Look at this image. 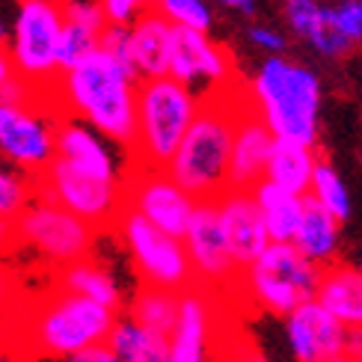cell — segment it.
I'll return each instance as SVG.
<instances>
[{
    "label": "cell",
    "mask_w": 362,
    "mask_h": 362,
    "mask_svg": "<svg viewBox=\"0 0 362 362\" xmlns=\"http://www.w3.org/2000/svg\"><path fill=\"white\" fill-rule=\"evenodd\" d=\"M104 27H107V21H104L101 6L95 0L63 4V33H59V51H57L59 71L71 69L74 63H81L83 57L93 54L98 48Z\"/></svg>",
    "instance_id": "obj_22"
},
{
    "label": "cell",
    "mask_w": 362,
    "mask_h": 362,
    "mask_svg": "<svg viewBox=\"0 0 362 362\" xmlns=\"http://www.w3.org/2000/svg\"><path fill=\"white\" fill-rule=\"evenodd\" d=\"M217 4L226 6V9L244 12V15H252V12H255V0H217Z\"/></svg>",
    "instance_id": "obj_42"
},
{
    "label": "cell",
    "mask_w": 362,
    "mask_h": 362,
    "mask_svg": "<svg viewBox=\"0 0 362 362\" xmlns=\"http://www.w3.org/2000/svg\"><path fill=\"white\" fill-rule=\"evenodd\" d=\"M0 362H21V354L15 348H0Z\"/></svg>",
    "instance_id": "obj_45"
},
{
    "label": "cell",
    "mask_w": 362,
    "mask_h": 362,
    "mask_svg": "<svg viewBox=\"0 0 362 362\" xmlns=\"http://www.w3.org/2000/svg\"><path fill=\"white\" fill-rule=\"evenodd\" d=\"M57 288H63L69 294H78V297H86V300H93V303L107 306V309H113L119 315H122V309H125L122 282L116 279V274L107 264L93 259V255L59 267Z\"/></svg>",
    "instance_id": "obj_21"
},
{
    "label": "cell",
    "mask_w": 362,
    "mask_h": 362,
    "mask_svg": "<svg viewBox=\"0 0 362 362\" xmlns=\"http://www.w3.org/2000/svg\"><path fill=\"white\" fill-rule=\"evenodd\" d=\"M113 229L119 240H122V247L143 285L175 291V294L187 291L193 285V270H190L181 238L155 229L152 223H146L131 208L119 211V217L113 220Z\"/></svg>",
    "instance_id": "obj_8"
},
{
    "label": "cell",
    "mask_w": 362,
    "mask_h": 362,
    "mask_svg": "<svg viewBox=\"0 0 362 362\" xmlns=\"http://www.w3.org/2000/svg\"><path fill=\"white\" fill-rule=\"evenodd\" d=\"M131 33V59L140 81L163 78L170 69V48H173V24L160 12L148 9L128 27Z\"/></svg>",
    "instance_id": "obj_20"
},
{
    "label": "cell",
    "mask_w": 362,
    "mask_h": 362,
    "mask_svg": "<svg viewBox=\"0 0 362 362\" xmlns=\"http://www.w3.org/2000/svg\"><path fill=\"white\" fill-rule=\"evenodd\" d=\"M202 95L173 81L170 74L137 83V131H134V167L163 170L175 155L181 137L199 113Z\"/></svg>",
    "instance_id": "obj_5"
},
{
    "label": "cell",
    "mask_w": 362,
    "mask_h": 362,
    "mask_svg": "<svg viewBox=\"0 0 362 362\" xmlns=\"http://www.w3.org/2000/svg\"><path fill=\"white\" fill-rule=\"evenodd\" d=\"M107 348L122 362H170V339L140 327L128 315L116 318L107 336Z\"/></svg>",
    "instance_id": "obj_27"
},
{
    "label": "cell",
    "mask_w": 362,
    "mask_h": 362,
    "mask_svg": "<svg viewBox=\"0 0 362 362\" xmlns=\"http://www.w3.org/2000/svg\"><path fill=\"white\" fill-rule=\"evenodd\" d=\"M235 362H270V359L264 354H259V351H244Z\"/></svg>",
    "instance_id": "obj_44"
},
{
    "label": "cell",
    "mask_w": 362,
    "mask_h": 362,
    "mask_svg": "<svg viewBox=\"0 0 362 362\" xmlns=\"http://www.w3.org/2000/svg\"><path fill=\"white\" fill-rule=\"evenodd\" d=\"M15 4H21V0H15Z\"/></svg>",
    "instance_id": "obj_51"
},
{
    "label": "cell",
    "mask_w": 362,
    "mask_h": 362,
    "mask_svg": "<svg viewBox=\"0 0 362 362\" xmlns=\"http://www.w3.org/2000/svg\"><path fill=\"white\" fill-rule=\"evenodd\" d=\"M181 244H185L187 262L193 270V285H202V288L217 294L238 288L240 270L229 252V244H226L214 199L196 202L193 217L187 223L185 235H181Z\"/></svg>",
    "instance_id": "obj_12"
},
{
    "label": "cell",
    "mask_w": 362,
    "mask_h": 362,
    "mask_svg": "<svg viewBox=\"0 0 362 362\" xmlns=\"http://www.w3.org/2000/svg\"><path fill=\"white\" fill-rule=\"evenodd\" d=\"M18 74H15V66H12V57H9V51L0 45V89H4L6 83H12Z\"/></svg>",
    "instance_id": "obj_41"
},
{
    "label": "cell",
    "mask_w": 362,
    "mask_h": 362,
    "mask_svg": "<svg viewBox=\"0 0 362 362\" xmlns=\"http://www.w3.org/2000/svg\"><path fill=\"white\" fill-rule=\"evenodd\" d=\"M128 318L137 321L146 329H152V333H158V336L170 339V333L175 329V321H178V294L143 285L131 300Z\"/></svg>",
    "instance_id": "obj_28"
},
{
    "label": "cell",
    "mask_w": 362,
    "mask_h": 362,
    "mask_svg": "<svg viewBox=\"0 0 362 362\" xmlns=\"http://www.w3.org/2000/svg\"><path fill=\"white\" fill-rule=\"evenodd\" d=\"M356 4H362V0H356Z\"/></svg>",
    "instance_id": "obj_52"
},
{
    "label": "cell",
    "mask_w": 362,
    "mask_h": 362,
    "mask_svg": "<svg viewBox=\"0 0 362 362\" xmlns=\"http://www.w3.org/2000/svg\"><path fill=\"white\" fill-rule=\"evenodd\" d=\"M333 21L339 27V33L351 45L362 42V4H356V0H344L341 6H333Z\"/></svg>",
    "instance_id": "obj_36"
},
{
    "label": "cell",
    "mask_w": 362,
    "mask_h": 362,
    "mask_svg": "<svg viewBox=\"0 0 362 362\" xmlns=\"http://www.w3.org/2000/svg\"><path fill=\"white\" fill-rule=\"evenodd\" d=\"M6 42H9V21H6V18H0V45L6 48Z\"/></svg>",
    "instance_id": "obj_46"
},
{
    "label": "cell",
    "mask_w": 362,
    "mask_h": 362,
    "mask_svg": "<svg viewBox=\"0 0 362 362\" xmlns=\"http://www.w3.org/2000/svg\"><path fill=\"white\" fill-rule=\"evenodd\" d=\"M244 98L247 93H240L238 83L202 95L199 113L181 137L170 163L163 167V173L181 190H187L196 202L217 199L223 190H229L226 173H229L232 137Z\"/></svg>",
    "instance_id": "obj_2"
},
{
    "label": "cell",
    "mask_w": 362,
    "mask_h": 362,
    "mask_svg": "<svg viewBox=\"0 0 362 362\" xmlns=\"http://www.w3.org/2000/svg\"><path fill=\"white\" fill-rule=\"evenodd\" d=\"M341 354H348L354 359L362 362V327H351L348 329V336H344V351Z\"/></svg>",
    "instance_id": "obj_40"
},
{
    "label": "cell",
    "mask_w": 362,
    "mask_h": 362,
    "mask_svg": "<svg viewBox=\"0 0 362 362\" xmlns=\"http://www.w3.org/2000/svg\"><path fill=\"white\" fill-rule=\"evenodd\" d=\"M214 297L202 285L178 294V321L170 333V362H211L214 336Z\"/></svg>",
    "instance_id": "obj_17"
},
{
    "label": "cell",
    "mask_w": 362,
    "mask_h": 362,
    "mask_svg": "<svg viewBox=\"0 0 362 362\" xmlns=\"http://www.w3.org/2000/svg\"><path fill=\"white\" fill-rule=\"evenodd\" d=\"M285 341L294 362H327L344 351V336L348 327H341L318 300L297 306L285 315Z\"/></svg>",
    "instance_id": "obj_16"
},
{
    "label": "cell",
    "mask_w": 362,
    "mask_h": 362,
    "mask_svg": "<svg viewBox=\"0 0 362 362\" xmlns=\"http://www.w3.org/2000/svg\"><path fill=\"white\" fill-rule=\"evenodd\" d=\"M12 247H18V238H15V220H0V255L12 252Z\"/></svg>",
    "instance_id": "obj_39"
},
{
    "label": "cell",
    "mask_w": 362,
    "mask_h": 362,
    "mask_svg": "<svg viewBox=\"0 0 362 362\" xmlns=\"http://www.w3.org/2000/svg\"><path fill=\"white\" fill-rule=\"evenodd\" d=\"M33 193L36 199L66 208L69 214L81 217L83 223L95 226V229L113 226L119 211L125 208V185L93 178L59 158H54L33 178Z\"/></svg>",
    "instance_id": "obj_10"
},
{
    "label": "cell",
    "mask_w": 362,
    "mask_h": 362,
    "mask_svg": "<svg viewBox=\"0 0 362 362\" xmlns=\"http://www.w3.org/2000/svg\"><path fill=\"white\" fill-rule=\"evenodd\" d=\"M321 9L324 6L318 0H285V21L300 39H306L315 30V24H318Z\"/></svg>",
    "instance_id": "obj_34"
},
{
    "label": "cell",
    "mask_w": 362,
    "mask_h": 362,
    "mask_svg": "<svg viewBox=\"0 0 362 362\" xmlns=\"http://www.w3.org/2000/svg\"><path fill=\"white\" fill-rule=\"evenodd\" d=\"M250 196L262 214L270 244H291L297 226H300V217H303L306 196H297L285 187H276L274 181H267V178H262L259 185H252Z\"/></svg>",
    "instance_id": "obj_24"
},
{
    "label": "cell",
    "mask_w": 362,
    "mask_h": 362,
    "mask_svg": "<svg viewBox=\"0 0 362 362\" xmlns=\"http://www.w3.org/2000/svg\"><path fill=\"white\" fill-rule=\"evenodd\" d=\"M214 202H217V214H220V226H223L226 244H229V252L238 270H244L270 244L262 214L255 208L250 190H223Z\"/></svg>",
    "instance_id": "obj_18"
},
{
    "label": "cell",
    "mask_w": 362,
    "mask_h": 362,
    "mask_svg": "<svg viewBox=\"0 0 362 362\" xmlns=\"http://www.w3.org/2000/svg\"><path fill=\"white\" fill-rule=\"evenodd\" d=\"M9 291H12V279H9V270H6V267H0V306L6 303Z\"/></svg>",
    "instance_id": "obj_43"
},
{
    "label": "cell",
    "mask_w": 362,
    "mask_h": 362,
    "mask_svg": "<svg viewBox=\"0 0 362 362\" xmlns=\"http://www.w3.org/2000/svg\"><path fill=\"white\" fill-rule=\"evenodd\" d=\"M152 9L160 12L173 27H187L208 33L214 24V12L205 0H152Z\"/></svg>",
    "instance_id": "obj_30"
},
{
    "label": "cell",
    "mask_w": 362,
    "mask_h": 362,
    "mask_svg": "<svg viewBox=\"0 0 362 362\" xmlns=\"http://www.w3.org/2000/svg\"><path fill=\"white\" fill-rule=\"evenodd\" d=\"M306 199H312L321 211H327L336 223H344L354 211L348 185L341 181V175H339V170L333 167V163L324 160V158H318V163H315V170H312Z\"/></svg>",
    "instance_id": "obj_29"
},
{
    "label": "cell",
    "mask_w": 362,
    "mask_h": 362,
    "mask_svg": "<svg viewBox=\"0 0 362 362\" xmlns=\"http://www.w3.org/2000/svg\"><path fill=\"white\" fill-rule=\"evenodd\" d=\"M33 196V178L9 167H0V220H15Z\"/></svg>",
    "instance_id": "obj_31"
},
{
    "label": "cell",
    "mask_w": 362,
    "mask_h": 362,
    "mask_svg": "<svg viewBox=\"0 0 362 362\" xmlns=\"http://www.w3.org/2000/svg\"><path fill=\"white\" fill-rule=\"evenodd\" d=\"M15 238H18V247L33 250L54 267H63L93 255L98 229L69 214L66 208L33 196L30 205L15 217Z\"/></svg>",
    "instance_id": "obj_11"
},
{
    "label": "cell",
    "mask_w": 362,
    "mask_h": 362,
    "mask_svg": "<svg viewBox=\"0 0 362 362\" xmlns=\"http://www.w3.org/2000/svg\"><path fill=\"white\" fill-rule=\"evenodd\" d=\"M274 134L267 131V125L259 119L250 107V101L244 98L238 113L235 137H232V152H229V173H226V185L229 190H250L252 185H259L264 178L267 155L274 146Z\"/></svg>",
    "instance_id": "obj_19"
},
{
    "label": "cell",
    "mask_w": 362,
    "mask_h": 362,
    "mask_svg": "<svg viewBox=\"0 0 362 362\" xmlns=\"http://www.w3.org/2000/svg\"><path fill=\"white\" fill-rule=\"evenodd\" d=\"M59 362H122L119 359L107 344H95V348H86V351H81V354H71V356H66V359H59Z\"/></svg>",
    "instance_id": "obj_38"
},
{
    "label": "cell",
    "mask_w": 362,
    "mask_h": 362,
    "mask_svg": "<svg viewBox=\"0 0 362 362\" xmlns=\"http://www.w3.org/2000/svg\"><path fill=\"white\" fill-rule=\"evenodd\" d=\"M356 267H359V270H362V264H356Z\"/></svg>",
    "instance_id": "obj_49"
},
{
    "label": "cell",
    "mask_w": 362,
    "mask_h": 362,
    "mask_svg": "<svg viewBox=\"0 0 362 362\" xmlns=\"http://www.w3.org/2000/svg\"><path fill=\"white\" fill-rule=\"evenodd\" d=\"M101 6V15L107 24L116 27H131L143 12L152 9V0H95Z\"/></svg>",
    "instance_id": "obj_35"
},
{
    "label": "cell",
    "mask_w": 362,
    "mask_h": 362,
    "mask_svg": "<svg viewBox=\"0 0 362 362\" xmlns=\"http://www.w3.org/2000/svg\"><path fill=\"white\" fill-rule=\"evenodd\" d=\"M0 167H4V160H0Z\"/></svg>",
    "instance_id": "obj_50"
},
{
    "label": "cell",
    "mask_w": 362,
    "mask_h": 362,
    "mask_svg": "<svg viewBox=\"0 0 362 362\" xmlns=\"http://www.w3.org/2000/svg\"><path fill=\"white\" fill-rule=\"evenodd\" d=\"M125 208L152 223L155 229L181 238L193 217L196 199L187 190H181L163 170L134 167L125 181Z\"/></svg>",
    "instance_id": "obj_15"
},
{
    "label": "cell",
    "mask_w": 362,
    "mask_h": 362,
    "mask_svg": "<svg viewBox=\"0 0 362 362\" xmlns=\"http://www.w3.org/2000/svg\"><path fill=\"white\" fill-rule=\"evenodd\" d=\"M57 4H71V0H57Z\"/></svg>",
    "instance_id": "obj_48"
},
{
    "label": "cell",
    "mask_w": 362,
    "mask_h": 362,
    "mask_svg": "<svg viewBox=\"0 0 362 362\" xmlns=\"http://www.w3.org/2000/svg\"><path fill=\"white\" fill-rule=\"evenodd\" d=\"M327 362H359V359H354V356H348V354H336V356H329Z\"/></svg>",
    "instance_id": "obj_47"
},
{
    "label": "cell",
    "mask_w": 362,
    "mask_h": 362,
    "mask_svg": "<svg viewBox=\"0 0 362 362\" xmlns=\"http://www.w3.org/2000/svg\"><path fill=\"white\" fill-rule=\"evenodd\" d=\"M59 33H63V4H57V0H21V4H15L6 51L12 57L15 74L45 95L59 74Z\"/></svg>",
    "instance_id": "obj_7"
},
{
    "label": "cell",
    "mask_w": 362,
    "mask_h": 362,
    "mask_svg": "<svg viewBox=\"0 0 362 362\" xmlns=\"http://www.w3.org/2000/svg\"><path fill=\"white\" fill-rule=\"evenodd\" d=\"M339 238H341V223H336L327 211H321L312 199H306L291 247L318 267H329L339 255Z\"/></svg>",
    "instance_id": "obj_25"
},
{
    "label": "cell",
    "mask_w": 362,
    "mask_h": 362,
    "mask_svg": "<svg viewBox=\"0 0 362 362\" xmlns=\"http://www.w3.org/2000/svg\"><path fill=\"white\" fill-rule=\"evenodd\" d=\"M57 107L48 95L30 101L0 98V160L4 167L36 178L54 160Z\"/></svg>",
    "instance_id": "obj_9"
},
{
    "label": "cell",
    "mask_w": 362,
    "mask_h": 362,
    "mask_svg": "<svg viewBox=\"0 0 362 362\" xmlns=\"http://www.w3.org/2000/svg\"><path fill=\"white\" fill-rule=\"evenodd\" d=\"M167 74L199 95L235 86L232 54L226 51L223 45L211 42L208 33L187 30V27H173V48H170Z\"/></svg>",
    "instance_id": "obj_13"
},
{
    "label": "cell",
    "mask_w": 362,
    "mask_h": 362,
    "mask_svg": "<svg viewBox=\"0 0 362 362\" xmlns=\"http://www.w3.org/2000/svg\"><path fill=\"white\" fill-rule=\"evenodd\" d=\"M247 101L276 140L318 143L321 81L312 69L285 57H267L250 83Z\"/></svg>",
    "instance_id": "obj_3"
},
{
    "label": "cell",
    "mask_w": 362,
    "mask_h": 362,
    "mask_svg": "<svg viewBox=\"0 0 362 362\" xmlns=\"http://www.w3.org/2000/svg\"><path fill=\"white\" fill-rule=\"evenodd\" d=\"M98 48H101L104 54H110L122 69H128L131 74H137V71H134V59H131V33H128V27L107 24V27L101 30ZM137 81H140V78H137Z\"/></svg>",
    "instance_id": "obj_33"
},
{
    "label": "cell",
    "mask_w": 362,
    "mask_h": 362,
    "mask_svg": "<svg viewBox=\"0 0 362 362\" xmlns=\"http://www.w3.org/2000/svg\"><path fill=\"white\" fill-rule=\"evenodd\" d=\"M54 158L71 163L93 178L113 181V185H125L134 160L131 152L119 148L107 137H101L95 128H89L81 119L59 116L57 119V134H54Z\"/></svg>",
    "instance_id": "obj_14"
},
{
    "label": "cell",
    "mask_w": 362,
    "mask_h": 362,
    "mask_svg": "<svg viewBox=\"0 0 362 362\" xmlns=\"http://www.w3.org/2000/svg\"><path fill=\"white\" fill-rule=\"evenodd\" d=\"M119 312L54 288L21 315V348L33 356L66 359L95 344H107Z\"/></svg>",
    "instance_id": "obj_4"
},
{
    "label": "cell",
    "mask_w": 362,
    "mask_h": 362,
    "mask_svg": "<svg viewBox=\"0 0 362 362\" xmlns=\"http://www.w3.org/2000/svg\"><path fill=\"white\" fill-rule=\"evenodd\" d=\"M250 42L255 45V48H262V51H267L270 57H279L282 51H285V36L279 33V30H274V27H262V24H255V27H250Z\"/></svg>",
    "instance_id": "obj_37"
},
{
    "label": "cell",
    "mask_w": 362,
    "mask_h": 362,
    "mask_svg": "<svg viewBox=\"0 0 362 362\" xmlns=\"http://www.w3.org/2000/svg\"><path fill=\"white\" fill-rule=\"evenodd\" d=\"M315 163H318L315 146L294 143V140H274L270 155H267L264 178L274 181L276 187H285V190H291L297 196H306Z\"/></svg>",
    "instance_id": "obj_26"
},
{
    "label": "cell",
    "mask_w": 362,
    "mask_h": 362,
    "mask_svg": "<svg viewBox=\"0 0 362 362\" xmlns=\"http://www.w3.org/2000/svg\"><path fill=\"white\" fill-rule=\"evenodd\" d=\"M306 42L321 57H329V59H339V57H344V54L354 48V45L339 33V27L333 21V6H324L321 9V18H318V24H315L312 33L306 36Z\"/></svg>",
    "instance_id": "obj_32"
},
{
    "label": "cell",
    "mask_w": 362,
    "mask_h": 362,
    "mask_svg": "<svg viewBox=\"0 0 362 362\" xmlns=\"http://www.w3.org/2000/svg\"><path fill=\"white\" fill-rule=\"evenodd\" d=\"M137 74L95 48L81 63L59 71L48 98L59 116L81 119L119 148L131 152L137 131Z\"/></svg>",
    "instance_id": "obj_1"
},
{
    "label": "cell",
    "mask_w": 362,
    "mask_h": 362,
    "mask_svg": "<svg viewBox=\"0 0 362 362\" xmlns=\"http://www.w3.org/2000/svg\"><path fill=\"white\" fill-rule=\"evenodd\" d=\"M321 270L291 244H267V250L240 270L238 288L267 315L285 318L297 306L309 303L318 294Z\"/></svg>",
    "instance_id": "obj_6"
},
{
    "label": "cell",
    "mask_w": 362,
    "mask_h": 362,
    "mask_svg": "<svg viewBox=\"0 0 362 362\" xmlns=\"http://www.w3.org/2000/svg\"><path fill=\"white\" fill-rule=\"evenodd\" d=\"M315 300L333 315L341 327H362V270L356 264L333 262L321 270Z\"/></svg>",
    "instance_id": "obj_23"
}]
</instances>
